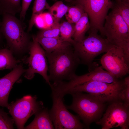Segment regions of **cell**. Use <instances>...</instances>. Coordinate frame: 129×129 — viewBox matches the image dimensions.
Listing matches in <instances>:
<instances>
[{
  "instance_id": "1",
  "label": "cell",
  "mask_w": 129,
  "mask_h": 129,
  "mask_svg": "<svg viewBox=\"0 0 129 129\" xmlns=\"http://www.w3.org/2000/svg\"><path fill=\"white\" fill-rule=\"evenodd\" d=\"M45 54L49 64L50 82L56 84L64 80L69 81L76 75V70L81 63L72 46Z\"/></svg>"
},
{
  "instance_id": "2",
  "label": "cell",
  "mask_w": 129,
  "mask_h": 129,
  "mask_svg": "<svg viewBox=\"0 0 129 129\" xmlns=\"http://www.w3.org/2000/svg\"><path fill=\"white\" fill-rule=\"evenodd\" d=\"M89 30V35L84 39L79 42L72 39L70 43L81 63L87 65L91 70L94 66L93 61L95 58L100 54L106 52L114 46L99 35L97 29Z\"/></svg>"
},
{
  "instance_id": "3",
  "label": "cell",
  "mask_w": 129,
  "mask_h": 129,
  "mask_svg": "<svg viewBox=\"0 0 129 129\" xmlns=\"http://www.w3.org/2000/svg\"><path fill=\"white\" fill-rule=\"evenodd\" d=\"M71 95L72 103L66 107L76 113L87 126L101 118L105 108V103L88 93L78 92Z\"/></svg>"
},
{
  "instance_id": "4",
  "label": "cell",
  "mask_w": 129,
  "mask_h": 129,
  "mask_svg": "<svg viewBox=\"0 0 129 129\" xmlns=\"http://www.w3.org/2000/svg\"><path fill=\"white\" fill-rule=\"evenodd\" d=\"M107 15L103 27L104 38L111 44L121 48L129 56V27L117 10L113 6Z\"/></svg>"
},
{
  "instance_id": "5",
  "label": "cell",
  "mask_w": 129,
  "mask_h": 129,
  "mask_svg": "<svg viewBox=\"0 0 129 129\" xmlns=\"http://www.w3.org/2000/svg\"><path fill=\"white\" fill-rule=\"evenodd\" d=\"M0 30L12 51L22 53L29 48L30 43L28 34L20 21L14 15L3 14Z\"/></svg>"
},
{
  "instance_id": "6",
  "label": "cell",
  "mask_w": 129,
  "mask_h": 129,
  "mask_svg": "<svg viewBox=\"0 0 129 129\" xmlns=\"http://www.w3.org/2000/svg\"><path fill=\"white\" fill-rule=\"evenodd\" d=\"M123 80L111 83L93 81L76 86L67 91L65 94L78 92L90 94L105 103L119 99L121 91L124 86Z\"/></svg>"
},
{
  "instance_id": "7",
  "label": "cell",
  "mask_w": 129,
  "mask_h": 129,
  "mask_svg": "<svg viewBox=\"0 0 129 129\" xmlns=\"http://www.w3.org/2000/svg\"><path fill=\"white\" fill-rule=\"evenodd\" d=\"M53 103L49 111L54 128L57 129H81L85 126L81 123L78 116L67 109L64 104L63 97L52 92Z\"/></svg>"
},
{
  "instance_id": "8",
  "label": "cell",
  "mask_w": 129,
  "mask_h": 129,
  "mask_svg": "<svg viewBox=\"0 0 129 129\" xmlns=\"http://www.w3.org/2000/svg\"><path fill=\"white\" fill-rule=\"evenodd\" d=\"M74 3L80 5L87 14L90 29H97L104 38L103 27L105 18L113 3L108 0H74Z\"/></svg>"
},
{
  "instance_id": "9",
  "label": "cell",
  "mask_w": 129,
  "mask_h": 129,
  "mask_svg": "<svg viewBox=\"0 0 129 129\" xmlns=\"http://www.w3.org/2000/svg\"><path fill=\"white\" fill-rule=\"evenodd\" d=\"M32 38V41L29 48L30 55L27 60L28 68L26 70L24 76L31 80L33 78L35 73L38 74L50 86L51 83L47 74L48 60L45 51L38 42L36 36L33 35Z\"/></svg>"
},
{
  "instance_id": "10",
  "label": "cell",
  "mask_w": 129,
  "mask_h": 129,
  "mask_svg": "<svg viewBox=\"0 0 129 129\" xmlns=\"http://www.w3.org/2000/svg\"><path fill=\"white\" fill-rule=\"evenodd\" d=\"M44 108L42 102L37 101L36 96L27 95L9 104L8 109L17 128L23 129L28 118Z\"/></svg>"
},
{
  "instance_id": "11",
  "label": "cell",
  "mask_w": 129,
  "mask_h": 129,
  "mask_svg": "<svg viewBox=\"0 0 129 129\" xmlns=\"http://www.w3.org/2000/svg\"><path fill=\"white\" fill-rule=\"evenodd\" d=\"M103 117L96 123L102 129H110L120 127L128 129L129 127V108L118 99L110 102Z\"/></svg>"
},
{
  "instance_id": "12",
  "label": "cell",
  "mask_w": 129,
  "mask_h": 129,
  "mask_svg": "<svg viewBox=\"0 0 129 129\" xmlns=\"http://www.w3.org/2000/svg\"><path fill=\"white\" fill-rule=\"evenodd\" d=\"M100 61L103 69L119 79L129 73V60L122 49L114 46L105 53Z\"/></svg>"
},
{
  "instance_id": "13",
  "label": "cell",
  "mask_w": 129,
  "mask_h": 129,
  "mask_svg": "<svg viewBox=\"0 0 129 129\" xmlns=\"http://www.w3.org/2000/svg\"><path fill=\"white\" fill-rule=\"evenodd\" d=\"M110 73L104 70L102 66L96 67L86 74L78 76L76 74L68 82H62L57 85L59 91L65 95L68 90L77 85L90 81H98L108 83L119 81Z\"/></svg>"
},
{
  "instance_id": "14",
  "label": "cell",
  "mask_w": 129,
  "mask_h": 129,
  "mask_svg": "<svg viewBox=\"0 0 129 129\" xmlns=\"http://www.w3.org/2000/svg\"><path fill=\"white\" fill-rule=\"evenodd\" d=\"M22 64L18 65L10 72L0 78V106L8 108V99L13 84L25 73Z\"/></svg>"
},
{
  "instance_id": "15",
  "label": "cell",
  "mask_w": 129,
  "mask_h": 129,
  "mask_svg": "<svg viewBox=\"0 0 129 129\" xmlns=\"http://www.w3.org/2000/svg\"><path fill=\"white\" fill-rule=\"evenodd\" d=\"M32 121L24 129H54V128L47 108L44 107L36 113Z\"/></svg>"
},
{
  "instance_id": "16",
  "label": "cell",
  "mask_w": 129,
  "mask_h": 129,
  "mask_svg": "<svg viewBox=\"0 0 129 129\" xmlns=\"http://www.w3.org/2000/svg\"><path fill=\"white\" fill-rule=\"evenodd\" d=\"M36 37L46 53H50L72 46L69 42L62 40L59 38Z\"/></svg>"
},
{
  "instance_id": "17",
  "label": "cell",
  "mask_w": 129,
  "mask_h": 129,
  "mask_svg": "<svg viewBox=\"0 0 129 129\" xmlns=\"http://www.w3.org/2000/svg\"><path fill=\"white\" fill-rule=\"evenodd\" d=\"M90 23L87 14L84 12L80 19L75 24L73 40L79 42L84 39L85 35L90 28Z\"/></svg>"
},
{
  "instance_id": "18",
  "label": "cell",
  "mask_w": 129,
  "mask_h": 129,
  "mask_svg": "<svg viewBox=\"0 0 129 129\" xmlns=\"http://www.w3.org/2000/svg\"><path fill=\"white\" fill-rule=\"evenodd\" d=\"M18 62L10 49H0V70L13 69L18 65Z\"/></svg>"
},
{
  "instance_id": "19",
  "label": "cell",
  "mask_w": 129,
  "mask_h": 129,
  "mask_svg": "<svg viewBox=\"0 0 129 129\" xmlns=\"http://www.w3.org/2000/svg\"><path fill=\"white\" fill-rule=\"evenodd\" d=\"M21 0H0V12L14 15L21 11Z\"/></svg>"
},
{
  "instance_id": "20",
  "label": "cell",
  "mask_w": 129,
  "mask_h": 129,
  "mask_svg": "<svg viewBox=\"0 0 129 129\" xmlns=\"http://www.w3.org/2000/svg\"><path fill=\"white\" fill-rule=\"evenodd\" d=\"M50 7L46 0H35L32 8V13L30 20L28 31L32 30L36 18L38 15L42 14L45 9L48 10Z\"/></svg>"
},
{
  "instance_id": "21",
  "label": "cell",
  "mask_w": 129,
  "mask_h": 129,
  "mask_svg": "<svg viewBox=\"0 0 129 129\" xmlns=\"http://www.w3.org/2000/svg\"><path fill=\"white\" fill-rule=\"evenodd\" d=\"M68 7L61 1H57L50 6L48 9V13L52 16L54 22H59L67 12Z\"/></svg>"
},
{
  "instance_id": "22",
  "label": "cell",
  "mask_w": 129,
  "mask_h": 129,
  "mask_svg": "<svg viewBox=\"0 0 129 129\" xmlns=\"http://www.w3.org/2000/svg\"><path fill=\"white\" fill-rule=\"evenodd\" d=\"M84 12V10L80 5L75 4V5L68 7L65 15L68 22L75 24Z\"/></svg>"
},
{
  "instance_id": "23",
  "label": "cell",
  "mask_w": 129,
  "mask_h": 129,
  "mask_svg": "<svg viewBox=\"0 0 129 129\" xmlns=\"http://www.w3.org/2000/svg\"><path fill=\"white\" fill-rule=\"evenodd\" d=\"M75 24L67 21L60 23V37L62 40L70 43L74 32Z\"/></svg>"
},
{
  "instance_id": "24",
  "label": "cell",
  "mask_w": 129,
  "mask_h": 129,
  "mask_svg": "<svg viewBox=\"0 0 129 129\" xmlns=\"http://www.w3.org/2000/svg\"><path fill=\"white\" fill-rule=\"evenodd\" d=\"M60 23L54 22L49 27L39 32L36 36L50 38H60Z\"/></svg>"
},
{
  "instance_id": "25",
  "label": "cell",
  "mask_w": 129,
  "mask_h": 129,
  "mask_svg": "<svg viewBox=\"0 0 129 129\" xmlns=\"http://www.w3.org/2000/svg\"><path fill=\"white\" fill-rule=\"evenodd\" d=\"M113 6L117 10L129 27V1L116 0Z\"/></svg>"
},
{
  "instance_id": "26",
  "label": "cell",
  "mask_w": 129,
  "mask_h": 129,
  "mask_svg": "<svg viewBox=\"0 0 129 129\" xmlns=\"http://www.w3.org/2000/svg\"><path fill=\"white\" fill-rule=\"evenodd\" d=\"M14 122L13 118L9 117L7 113L0 108V129H13Z\"/></svg>"
},
{
  "instance_id": "27",
  "label": "cell",
  "mask_w": 129,
  "mask_h": 129,
  "mask_svg": "<svg viewBox=\"0 0 129 129\" xmlns=\"http://www.w3.org/2000/svg\"><path fill=\"white\" fill-rule=\"evenodd\" d=\"M123 80L124 86L119 95V99L122 101L127 107H129V77Z\"/></svg>"
},
{
  "instance_id": "28",
  "label": "cell",
  "mask_w": 129,
  "mask_h": 129,
  "mask_svg": "<svg viewBox=\"0 0 129 129\" xmlns=\"http://www.w3.org/2000/svg\"><path fill=\"white\" fill-rule=\"evenodd\" d=\"M32 0H22L21 10L20 13V18L24 20L27 11Z\"/></svg>"
},
{
  "instance_id": "29",
  "label": "cell",
  "mask_w": 129,
  "mask_h": 129,
  "mask_svg": "<svg viewBox=\"0 0 129 129\" xmlns=\"http://www.w3.org/2000/svg\"><path fill=\"white\" fill-rule=\"evenodd\" d=\"M41 14L38 15L36 18L35 24L39 28H42L44 27L45 24L44 19L41 16Z\"/></svg>"
},
{
  "instance_id": "30",
  "label": "cell",
  "mask_w": 129,
  "mask_h": 129,
  "mask_svg": "<svg viewBox=\"0 0 129 129\" xmlns=\"http://www.w3.org/2000/svg\"><path fill=\"white\" fill-rule=\"evenodd\" d=\"M44 16L45 22L49 27L53 24L54 22L52 16L49 13H45Z\"/></svg>"
},
{
  "instance_id": "31",
  "label": "cell",
  "mask_w": 129,
  "mask_h": 129,
  "mask_svg": "<svg viewBox=\"0 0 129 129\" xmlns=\"http://www.w3.org/2000/svg\"><path fill=\"white\" fill-rule=\"evenodd\" d=\"M66 1L67 2L70 3L71 2L73 3L74 0H64Z\"/></svg>"
},
{
  "instance_id": "32",
  "label": "cell",
  "mask_w": 129,
  "mask_h": 129,
  "mask_svg": "<svg viewBox=\"0 0 129 129\" xmlns=\"http://www.w3.org/2000/svg\"><path fill=\"white\" fill-rule=\"evenodd\" d=\"M1 30H0V41L1 40Z\"/></svg>"
},
{
  "instance_id": "33",
  "label": "cell",
  "mask_w": 129,
  "mask_h": 129,
  "mask_svg": "<svg viewBox=\"0 0 129 129\" xmlns=\"http://www.w3.org/2000/svg\"><path fill=\"white\" fill-rule=\"evenodd\" d=\"M126 0L127 1H129V0Z\"/></svg>"
},
{
  "instance_id": "34",
  "label": "cell",
  "mask_w": 129,
  "mask_h": 129,
  "mask_svg": "<svg viewBox=\"0 0 129 129\" xmlns=\"http://www.w3.org/2000/svg\"><path fill=\"white\" fill-rule=\"evenodd\" d=\"M54 0V1H56L57 0Z\"/></svg>"
},
{
  "instance_id": "35",
  "label": "cell",
  "mask_w": 129,
  "mask_h": 129,
  "mask_svg": "<svg viewBox=\"0 0 129 129\" xmlns=\"http://www.w3.org/2000/svg\"><path fill=\"white\" fill-rule=\"evenodd\" d=\"M109 0V1H111V0Z\"/></svg>"
}]
</instances>
